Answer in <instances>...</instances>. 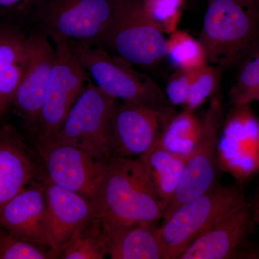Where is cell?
<instances>
[{"instance_id": "277c9868", "label": "cell", "mask_w": 259, "mask_h": 259, "mask_svg": "<svg viewBox=\"0 0 259 259\" xmlns=\"http://www.w3.org/2000/svg\"><path fill=\"white\" fill-rule=\"evenodd\" d=\"M90 79L109 96L119 101L151 107L166 115L175 106L151 78L123 59L100 47L69 42Z\"/></svg>"}, {"instance_id": "ac0fdd59", "label": "cell", "mask_w": 259, "mask_h": 259, "mask_svg": "<svg viewBox=\"0 0 259 259\" xmlns=\"http://www.w3.org/2000/svg\"><path fill=\"white\" fill-rule=\"evenodd\" d=\"M30 33L27 29L0 24V116L11 108L28 63Z\"/></svg>"}, {"instance_id": "2e32d148", "label": "cell", "mask_w": 259, "mask_h": 259, "mask_svg": "<svg viewBox=\"0 0 259 259\" xmlns=\"http://www.w3.org/2000/svg\"><path fill=\"white\" fill-rule=\"evenodd\" d=\"M44 172L33 152L12 125L0 126V209Z\"/></svg>"}, {"instance_id": "d6986e66", "label": "cell", "mask_w": 259, "mask_h": 259, "mask_svg": "<svg viewBox=\"0 0 259 259\" xmlns=\"http://www.w3.org/2000/svg\"><path fill=\"white\" fill-rule=\"evenodd\" d=\"M158 139L139 158L144 165L151 188L165 212L180 185L188 156L171 152L163 147Z\"/></svg>"}, {"instance_id": "4316f807", "label": "cell", "mask_w": 259, "mask_h": 259, "mask_svg": "<svg viewBox=\"0 0 259 259\" xmlns=\"http://www.w3.org/2000/svg\"><path fill=\"white\" fill-rule=\"evenodd\" d=\"M185 0H144L148 15L165 34L178 30Z\"/></svg>"}, {"instance_id": "ba28073f", "label": "cell", "mask_w": 259, "mask_h": 259, "mask_svg": "<svg viewBox=\"0 0 259 259\" xmlns=\"http://www.w3.org/2000/svg\"><path fill=\"white\" fill-rule=\"evenodd\" d=\"M224 120L222 101L219 97L212 96L202 120L198 141L187 157L180 185L162 220L218 184V144Z\"/></svg>"}, {"instance_id": "5b68a950", "label": "cell", "mask_w": 259, "mask_h": 259, "mask_svg": "<svg viewBox=\"0 0 259 259\" xmlns=\"http://www.w3.org/2000/svg\"><path fill=\"white\" fill-rule=\"evenodd\" d=\"M246 202L241 183L237 182L231 185L217 184L203 195L175 209L159 226L165 259L178 258L213 223Z\"/></svg>"}, {"instance_id": "9c48e42d", "label": "cell", "mask_w": 259, "mask_h": 259, "mask_svg": "<svg viewBox=\"0 0 259 259\" xmlns=\"http://www.w3.org/2000/svg\"><path fill=\"white\" fill-rule=\"evenodd\" d=\"M54 45L55 61L34 137L35 146L53 141L91 80L69 42H57Z\"/></svg>"}, {"instance_id": "83f0119b", "label": "cell", "mask_w": 259, "mask_h": 259, "mask_svg": "<svg viewBox=\"0 0 259 259\" xmlns=\"http://www.w3.org/2000/svg\"><path fill=\"white\" fill-rule=\"evenodd\" d=\"M40 1L41 0H0V24L27 29L32 13Z\"/></svg>"}, {"instance_id": "6da1fadb", "label": "cell", "mask_w": 259, "mask_h": 259, "mask_svg": "<svg viewBox=\"0 0 259 259\" xmlns=\"http://www.w3.org/2000/svg\"><path fill=\"white\" fill-rule=\"evenodd\" d=\"M95 206L110 244V240L126 228L158 223L164 213L139 157L107 160Z\"/></svg>"}, {"instance_id": "4fadbf2b", "label": "cell", "mask_w": 259, "mask_h": 259, "mask_svg": "<svg viewBox=\"0 0 259 259\" xmlns=\"http://www.w3.org/2000/svg\"><path fill=\"white\" fill-rule=\"evenodd\" d=\"M29 33L28 63L11 107L34 139L55 61L56 51L48 37L40 34Z\"/></svg>"}, {"instance_id": "8fae6325", "label": "cell", "mask_w": 259, "mask_h": 259, "mask_svg": "<svg viewBox=\"0 0 259 259\" xmlns=\"http://www.w3.org/2000/svg\"><path fill=\"white\" fill-rule=\"evenodd\" d=\"M218 163L240 183L259 171V120L249 105H234L225 119Z\"/></svg>"}, {"instance_id": "7402d4cb", "label": "cell", "mask_w": 259, "mask_h": 259, "mask_svg": "<svg viewBox=\"0 0 259 259\" xmlns=\"http://www.w3.org/2000/svg\"><path fill=\"white\" fill-rule=\"evenodd\" d=\"M201 131L202 120L194 111L185 108L168 121L158 139L171 152L189 156L198 141Z\"/></svg>"}, {"instance_id": "f1b7e54d", "label": "cell", "mask_w": 259, "mask_h": 259, "mask_svg": "<svg viewBox=\"0 0 259 259\" xmlns=\"http://www.w3.org/2000/svg\"><path fill=\"white\" fill-rule=\"evenodd\" d=\"M196 69H177L170 76L165 94L174 106H185Z\"/></svg>"}, {"instance_id": "f546056e", "label": "cell", "mask_w": 259, "mask_h": 259, "mask_svg": "<svg viewBox=\"0 0 259 259\" xmlns=\"http://www.w3.org/2000/svg\"><path fill=\"white\" fill-rule=\"evenodd\" d=\"M253 218L255 222L259 225V192L258 197H257L256 203H255L254 215Z\"/></svg>"}, {"instance_id": "8992f818", "label": "cell", "mask_w": 259, "mask_h": 259, "mask_svg": "<svg viewBox=\"0 0 259 259\" xmlns=\"http://www.w3.org/2000/svg\"><path fill=\"white\" fill-rule=\"evenodd\" d=\"M100 48L135 67L150 68L166 58L167 38L144 0H125Z\"/></svg>"}, {"instance_id": "52a82bcc", "label": "cell", "mask_w": 259, "mask_h": 259, "mask_svg": "<svg viewBox=\"0 0 259 259\" xmlns=\"http://www.w3.org/2000/svg\"><path fill=\"white\" fill-rule=\"evenodd\" d=\"M117 101L90 80L51 142L71 145L100 159H110V118Z\"/></svg>"}, {"instance_id": "7a4b0ae2", "label": "cell", "mask_w": 259, "mask_h": 259, "mask_svg": "<svg viewBox=\"0 0 259 259\" xmlns=\"http://www.w3.org/2000/svg\"><path fill=\"white\" fill-rule=\"evenodd\" d=\"M259 39V0H208L198 40L207 64L231 67L250 55Z\"/></svg>"}, {"instance_id": "44dd1931", "label": "cell", "mask_w": 259, "mask_h": 259, "mask_svg": "<svg viewBox=\"0 0 259 259\" xmlns=\"http://www.w3.org/2000/svg\"><path fill=\"white\" fill-rule=\"evenodd\" d=\"M109 248L110 238L96 214L60 245L57 258L102 259L108 255Z\"/></svg>"}, {"instance_id": "484cf974", "label": "cell", "mask_w": 259, "mask_h": 259, "mask_svg": "<svg viewBox=\"0 0 259 259\" xmlns=\"http://www.w3.org/2000/svg\"><path fill=\"white\" fill-rule=\"evenodd\" d=\"M245 59L236 84L232 89L234 105H250L259 100V51H253Z\"/></svg>"}, {"instance_id": "7c38bea8", "label": "cell", "mask_w": 259, "mask_h": 259, "mask_svg": "<svg viewBox=\"0 0 259 259\" xmlns=\"http://www.w3.org/2000/svg\"><path fill=\"white\" fill-rule=\"evenodd\" d=\"M172 117L117 100L110 118L111 158L140 157L156 143Z\"/></svg>"}, {"instance_id": "ffe728a7", "label": "cell", "mask_w": 259, "mask_h": 259, "mask_svg": "<svg viewBox=\"0 0 259 259\" xmlns=\"http://www.w3.org/2000/svg\"><path fill=\"white\" fill-rule=\"evenodd\" d=\"M108 256L112 259H165L157 223L129 227L110 240Z\"/></svg>"}, {"instance_id": "30bf717a", "label": "cell", "mask_w": 259, "mask_h": 259, "mask_svg": "<svg viewBox=\"0 0 259 259\" xmlns=\"http://www.w3.org/2000/svg\"><path fill=\"white\" fill-rule=\"evenodd\" d=\"M36 148L46 180L95 204L107 160L56 141L37 145Z\"/></svg>"}, {"instance_id": "9a60e30c", "label": "cell", "mask_w": 259, "mask_h": 259, "mask_svg": "<svg viewBox=\"0 0 259 259\" xmlns=\"http://www.w3.org/2000/svg\"><path fill=\"white\" fill-rule=\"evenodd\" d=\"M253 220L246 202L213 223L190 243L178 258H237L246 241Z\"/></svg>"}, {"instance_id": "d4e9b609", "label": "cell", "mask_w": 259, "mask_h": 259, "mask_svg": "<svg viewBox=\"0 0 259 259\" xmlns=\"http://www.w3.org/2000/svg\"><path fill=\"white\" fill-rule=\"evenodd\" d=\"M223 70L221 66L207 64L196 69L185 108L195 111L212 97L221 83Z\"/></svg>"}, {"instance_id": "e0dca14e", "label": "cell", "mask_w": 259, "mask_h": 259, "mask_svg": "<svg viewBox=\"0 0 259 259\" xmlns=\"http://www.w3.org/2000/svg\"><path fill=\"white\" fill-rule=\"evenodd\" d=\"M48 218L53 249L59 247L78 227L96 215L95 204L83 196L45 179Z\"/></svg>"}, {"instance_id": "5bb4252c", "label": "cell", "mask_w": 259, "mask_h": 259, "mask_svg": "<svg viewBox=\"0 0 259 259\" xmlns=\"http://www.w3.org/2000/svg\"><path fill=\"white\" fill-rule=\"evenodd\" d=\"M36 182L20 191L0 209V227L15 236L53 249L45 179Z\"/></svg>"}, {"instance_id": "3957f363", "label": "cell", "mask_w": 259, "mask_h": 259, "mask_svg": "<svg viewBox=\"0 0 259 259\" xmlns=\"http://www.w3.org/2000/svg\"><path fill=\"white\" fill-rule=\"evenodd\" d=\"M125 0H41L28 25L29 32L57 42L100 47Z\"/></svg>"}, {"instance_id": "cb8c5ba5", "label": "cell", "mask_w": 259, "mask_h": 259, "mask_svg": "<svg viewBox=\"0 0 259 259\" xmlns=\"http://www.w3.org/2000/svg\"><path fill=\"white\" fill-rule=\"evenodd\" d=\"M54 259L50 247L15 236L0 227V259Z\"/></svg>"}, {"instance_id": "603a6c76", "label": "cell", "mask_w": 259, "mask_h": 259, "mask_svg": "<svg viewBox=\"0 0 259 259\" xmlns=\"http://www.w3.org/2000/svg\"><path fill=\"white\" fill-rule=\"evenodd\" d=\"M166 58L177 69H196L207 64L202 44L183 30H175L167 37Z\"/></svg>"}]
</instances>
